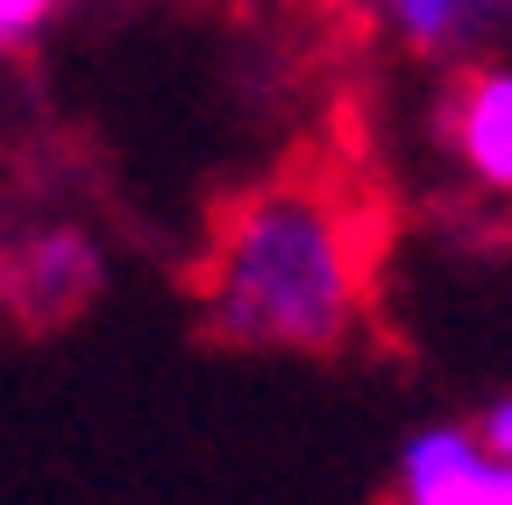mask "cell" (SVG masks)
Wrapping results in <instances>:
<instances>
[{
    "instance_id": "6da1fadb",
    "label": "cell",
    "mask_w": 512,
    "mask_h": 505,
    "mask_svg": "<svg viewBox=\"0 0 512 505\" xmlns=\"http://www.w3.org/2000/svg\"><path fill=\"white\" fill-rule=\"evenodd\" d=\"M363 313V235L335 200L256 193L207 271V328L235 349H335Z\"/></svg>"
},
{
    "instance_id": "7a4b0ae2",
    "label": "cell",
    "mask_w": 512,
    "mask_h": 505,
    "mask_svg": "<svg viewBox=\"0 0 512 505\" xmlns=\"http://www.w3.org/2000/svg\"><path fill=\"white\" fill-rule=\"evenodd\" d=\"M399 505H512V463L484 456L470 427H427L399 456Z\"/></svg>"
},
{
    "instance_id": "3957f363",
    "label": "cell",
    "mask_w": 512,
    "mask_h": 505,
    "mask_svg": "<svg viewBox=\"0 0 512 505\" xmlns=\"http://www.w3.org/2000/svg\"><path fill=\"white\" fill-rule=\"evenodd\" d=\"M0 292L15 299L22 321H64L100 292V257L72 228L29 235L22 249H0Z\"/></svg>"
},
{
    "instance_id": "277c9868",
    "label": "cell",
    "mask_w": 512,
    "mask_h": 505,
    "mask_svg": "<svg viewBox=\"0 0 512 505\" xmlns=\"http://www.w3.org/2000/svg\"><path fill=\"white\" fill-rule=\"evenodd\" d=\"M448 143H456L463 171L491 193L512 185V79L505 72H470L448 100Z\"/></svg>"
},
{
    "instance_id": "5b68a950",
    "label": "cell",
    "mask_w": 512,
    "mask_h": 505,
    "mask_svg": "<svg viewBox=\"0 0 512 505\" xmlns=\"http://www.w3.org/2000/svg\"><path fill=\"white\" fill-rule=\"evenodd\" d=\"M505 0H384V22L399 29L406 50L420 57H448L477 36V22H491Z\"/></svg>"
},
{
    "instance_id": "8992f818",
    "label": "cell",
    "mask_w": 512,
    "mask_h": 505,
    "mask_svg": "<svg viewBox=\"0 0 512 505\" xmlns=\"http://www.w3.org/2000/svg\"><path fill=\"white\" fill-rule=\"evenodd\" d=\"M57 0H0V50H22L43 22H50Z\"/></svg>"
},
{
    "instance_id": "52a82bcc",
    "label": "cell",
    "mask_w": 512,
    "mask_h": 505,
    "mask_svg": "<svg viewBox=\"0 0 512 505\" xmlns=\"http://www.w3.org/2000/svg\"><path fill=\"white\" fill-rule=\"evenodd\" d=\"M477 449H484V456H498V463H512V399H491V406H484V434H477Z\"/></svg>"
}]
</instances>
